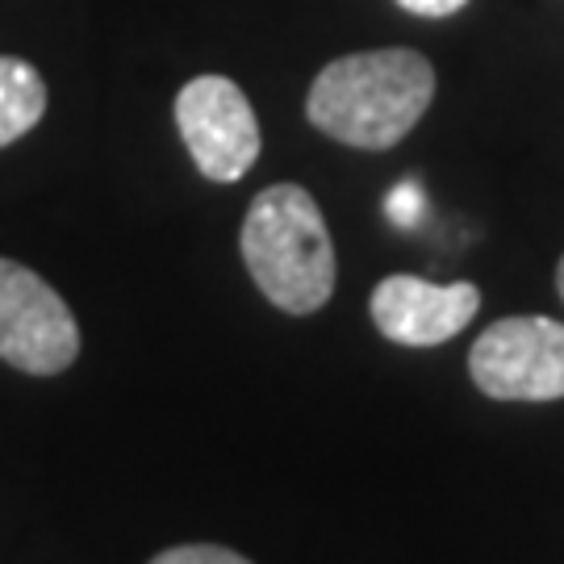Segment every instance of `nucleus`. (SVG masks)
Returning <instances> with one entry per match:
<instances>
[{"mask_svg": "<svg viewBox=\"0 0 564 564\" xmlns=\"http://www.w3.org/2000/svg\"><path fill=\"white\" fill-rule=\"evenodd\" d=\"M46 113V80L39 67L13 55H0V147L30 134Z\"/></svg>", "mask_w": 564, "mask_h": 564, "instance_id": "obj_7", "label": "nucleus"}, {"mask_svg": "<svg viewBox=\"0 0 564 564\" xmlns=\"http://www.w3.org/2000/svg\"><path fill=\"white\" fill-rule=\"evenodd\" d=\"M556 289H561V297H564V256H561V268H556Z\"/></svg>", "mask_w": 564, "mask_h": 564, "instance_id": "obj_11", "label": "nucleus"}, {"mask_svg": "<svg viewBox=\"0 0 564 564\" xmlns=\"http://www.w3.org/2000/svg\"><path fill=\"white\" fill-rule=\"evenodd\" d=\"M80 356V326L34 268L0 260V360L30 377H55Z\"/></svg>", "mask_w": 564, "mask_h": 564, "instance_id": "obj_4", "label": "nucleus"}, {"mask_svg": "<svg viewBox=\"0 0 564 564\" xmlns=\"http://www.w3.org/2000/svg\"><path fill=\"white\" fill-rule=\"evenodd\" d=\"M405 13H419V18H452L460 13L468 0H398Z\"/></svg>", "mask_w": 564, "mask_h": 564, "instance_id": "obj_10", "label": "nucleus"}, {"mask_svg": "<svg viewBox=\"0 0 564 564\" xmlns=\"http://www.w3.org/2000/svg\"><path fill=\"white\" fill-rule=\"evenodd\" d=\"M176 126L205 181L235 184L260 160V121L235 80L197 76L176 93Z\"/></svg>", "mask_w": 564, "mask_h": 564, "instance_id": "obj_5", "label": "nucleus"}, {"mask_svg": "<svg viewBox=\"0 0 564 564\" xmlns=\"http://www.w3.org/2000/svg\"><path fill=\"white\" fill-rule=\"evenodd\" d=\"M242 263L284 314H314L335 293V242L302 184H268L242 218Z\"/></svg>", "mask_w": 564, "mask_h": 564, "instance_id": "obj_2", "label": "nucleus"}, {"mask_svg": "<svg viewBox=\"0 0 564 564\" xmlns=\"http://www.w3.org/2000/svg\"><path fill=\"white\" fill-rule=\"evenodd\" d=\"M431 97V59L405 46H384L326 63L310 84L305 118L335 142L360 151H389L419 126Z\"/></svg>", "mask_w": 564, "mask_h": 564, "instance_id": "obj_1", "label": "nucleus"}, {"mask_svg": "<svg viewBox=\"0 0 564 564\" xmlns=\"http://www.w3.org/2000/svg\"><path fill=\"white\" fill-rule=\"evenodd\" d=\"M372 323L389 343L402 347H440L456 339L481 310V289L473 281L431 284L423 276H384L372 289Z\"/></svg>", "mask_w": 564, "mask_h": 564, "instance_id": "obj_6", "label": "nucleus"}, {"mask_svg": "<svg viewBox=\"0 0 564 564\" xmlns=\"http://www.w3.org/2000/svg\"><path fill=\"white\" fill-rule=\"evenodd\" d=\"M151 564H251V561L223 544H176L167 547V552H160V556H151Z\"/></svg>", "mask_w": 564, "mask_h": 564, "instance_id": "obj_8", "label": "nucleus"}, {"mask_svg": "<svg viewBox=\"0 0 564 564\" xmlns=\"http://www.w3.org/2000/svg\"><path fill=\"white\" fill-rule=\"evenodd\" d=\"M384 209H389V218L398 226H410L419 223V214H423V193H419V184L414 181H402L393 193H389V202H384Z\"/></svg>", "mask_w": 564, "mask_h": 564, "instance_id": "obj_9", "label": "nucleus"}, {"mask_svg": "<svg viewBox=\"0 0 564 564\" xmlns=\"http://www.w3.org/2000/svg\"><path fill=\"white\" fill-rule=\"evenodd\" d=\"M468 377L494 402H556L564 398V323L523 314L485 326L468 351Z\"/></svg>", "mask_w": 564, "mask_h": 564, "instance_id": "obj_3", "label": "nucleus"}]
</instances>
